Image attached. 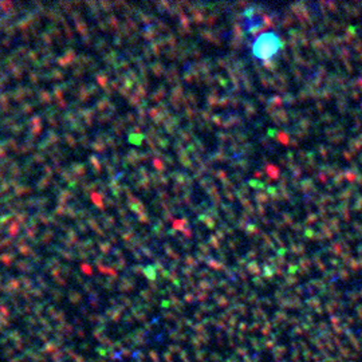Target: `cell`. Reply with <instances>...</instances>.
I'll use <instances>...</instances> for the list:
<instances>
[{"label":"cell","mask_w":362,"mask_h":362,"mask_svg":"<svg viewBox=\"0 0 362 362\" xmlns=\"http://www.w3.org/2000/svg\"><path fill=\"white\" fill-rule=\"evenodd\" d=\"M278 43H279L278 39L275 38L274 35H264V37H262V38L259 39L258 46H257V55H259L260 58H267L269 57L267 49L272 47V50H275Z\"/></svg>","instance_id":"1"}]
</instances>
